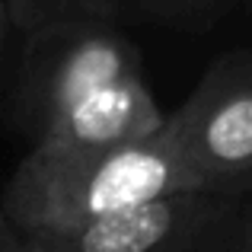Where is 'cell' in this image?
<instances>
[{"instance_id": "cell-1", "label": "cell", "mask_w": 252, "mask_h": 252, "mask_svg": "<svg viewBox=\"0 0 252 252\" xmlns=\"http://www.w3.org/2000/svg\"><path fill=\"white\" fill-rule=\"evenodd\" d=\"M13 122L42 150H105L150 137L166 112L122 19H55L23 32Z\"/></svg>"}, {"instance_id": "cell-2", "label": "cell", "mask_w": 252, "mask_h": 252, "mask_svg": "<svg viewBox=\"0 0 252 252\" xmlns=\"http://www.w3.org/2000/svg\"><path fill=\"white\" fill-rule=\"evenodd\" d=\"M182 191H217L195 169L172 109L150 137L105 150L29 147L0 191V214L19 233H55Z\"/></svg>"}, {"instance_id": "cell-3", "label": "cell", "mask_w": 252, "mask_h": 252, "mask_svg": "<svg viewBox=\"0 0 252 252\" xmlns=\"http://www.w3.org/2000/svg\"><path fill=\"white\" fill-rule=\"evenodd\" d=\"M243 198L240 191H182L83 227L26 236L48 252H220Z\"/></svg>"}, {"instance_id": "cell-4", "label": "cell", "mask_w": 252, "mask_h": 252, "mask_svg": "<svg viewBox=\"0 0 252 252\" xmlns=\"http://www.w3.org/2000/svg\"><path fill=\"white\" fill-rule=\"evenodd\" d=\"M195 169L217 191L252 189V51L236 48L211 61L179 105Z\"/></svg>"}, {"instance_id": "cell-5", "label": "cell", "mask_w": 252, "mask_h": 252, "mask_svg": "<svg viewBox=\"0 0 252 252\" xmlns=\"http://www.w3.org/2000/svg\"><path fill=\"white\" fill-rule=\"evenodd\" d=\"M6 6H10V23L19 35L55 19H122L125 13V0H6Z\"/></svg>"}, {"instance_id": "cell-6", "label": "cell", "mask_w": 252, "mask_h": 252, "mask_svg": "<svg viewBox=\"0 0 252 252\" xmlns=\"http://www.w3.org/2000/svg\"><path fill=\"white\" fill-rule=\"evenodd\" d=\"M240 0H125V13L150 16L169 26H208Z\"/></svg>"}, {"instance_id": "cell-7", "label": "cell", "mask_w": 252, "mask_h": 252, "mask_svg": "<svg viewBox=\"0 0 252 252\" xmlns=\"http://www.w3.org/2000/svg\"><path fill=\"white\" fill-rule=\"evenodd\" d=\"M230 252H252V189L246 191L236 214L233 233H230Z\"/></svg>"}, {"instance_id": "cell-8", "label": "cell", "mask_w": 252, "mask_h": 252, "mask_svg": "<svg viewBox=\"0 0 252 252\" xmlns=\"http://www.w3.org/2000/svg\"><path fill=\"white\" fill-rule=\"evenodd\" d=\"M0 252H48V249L38 246L35 240H29L26 233H19L16 227H10L6 217L0 214Z\"/></svg>"}, {"instance_id": "cell-9", "label": "cell", "mask_w": 252, "mask_h": 252, "mask_svg": "<svg viewBox=\"0 0 252 252\" xmlns=\"http://www.w3.org/2000/svg\"><path fill=\"white\" fill-rule=\"evenodd\" d=\"M13 32V23H10V6L6 0H0V61H3V48H6V38Z\"/></svg>"}, {"instance_id": "cell-10", "label": "cell", "mask_w": 252, "mask_h": 252, "mask_svg": "<svg viewBox=\"0 0 252 252\" xmlns=\"http://www.w3.org/2000/svg\"><path fill=\"white\" fill-rule=\"evenodd\" d=\"M220 252H230V243H227V246H223V249H220Z\"/></svg>"}]
</instances>
